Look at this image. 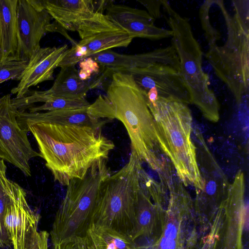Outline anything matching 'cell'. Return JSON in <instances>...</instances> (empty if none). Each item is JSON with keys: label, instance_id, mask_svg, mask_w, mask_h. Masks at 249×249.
<instances>
[{"label": "cell", "instance_id": "ac0fdd59", "mask_svg": "<svg viewBox=\"0 0 249 249\" xmlns=\"http://www.w3.org/2000/svg\"><path fill=\"white\" fill-rule=\"evenodd\" d=\"M84 237L90 249H139L130 235L93 223Z\"/></svg>", "mask_w": 249, "mask_h": 249}, {"label": "cell", "instance_id": "9a60e30c", "mask_svg": "<svg viewBox=\"0 0 249 249\" xmlns=\"http://www.w3.org/2000/svg\"><path fill=\"white\" fill-rule=\"evenodd\" d=\"M17 117L20 125L26 131L29 125L39 123L102 128L109 122L101 118L92 104L82 108L35 113L17 109Z\"/></svg>", "mask_w": 249, "mask_h": 249}, {"label": "cell", "instance_id": "2e32d148", "mask_svg": "<svg viewBox=\"0 0 249 249\" xmlns=\"http://www.w3.org/2000/svg\"><path fill=\"white\" fill-rule=\"evenodd\" d=\"M7 185L9 200L4 216V225L11 242L12 239L22 237L31 227L38 225L39 216L29 207L26 192L21 186L8 178Z\"/></svg>", "mask_w": 249, "mask_h": 249}, {"label": "cell", "instance_id": "44dd1931", "mask_svg": "<svg viewBox=\"0 0 249 249\" xmlns=\"http://www.w3.org/2000/svg\"><path fill=\"white\" fill-rule=\"evenodd\" d=\"M6 169L4 160L0 159V248L11 245L4 225V216L9 200Z\"/></svg>", "mask_w": 249, "mask_h": 249}, {"label": "cell", "instance_id": "ffe728a7", "mask_svg": "<svg viewBox=\"0 0 249 249\" xmlns=\"http://www.w3.org/2000/svg\"><path fill=\"white\" fill-rule=\"evenodd\" d=\"M37 226L31 227L20 239L11 240L13 249H48L49 234L38 231Z\"/></svg>", "mask_w": 249, "mask_h": 249}, {"label": "cell", "instance_id": "d4e9b609", "mask_svg": "<svg viewBox=\"0 0 249 249\" xmlns=\"http://www.w3.org/2000/svg\"><path fill=\"white\" fill-rule=\"evenodd\" d=\"M147 10L149 15L155 20L162 16L160 7L162 6V0H138Z\"/></svg>", "mask_w": 249, "mask_h": 249}, {"label": "cell", "instance_id": "7402d4cb", "mask_svg": "<svg viewBox=\"0 0 249 249\" xmlns=\"http://www.w3.org/2000/svg\"><path fill=\"white\" fill-rule=\"evenodd\" d=\"M27 63L25 60L0 59V84L9 80L19 81Z\"/></svg>", "mask_w": 249, "mask_h": 249}, {"label": "cell", "instance_id": "83f0119b", "mask_svg": "<svg viewBox=\"0 0 249 249\" xmlns=\"http://www.w3.org/2000/svg\"><path fill=\"white\" fill-rule=\"evenodd\" d=\"M0 45H1V32H0Z\"/></svg>", "mask_w": 249, "mask_h": 249}, {"label": "cell", "instance_id": "3957f363", "mask_svg": "<svg viewBox=\"0 0 249 249\" xmlns=\"http://www.w3.org/2000/svg\"><path fill=\"white\" fill-rule=\"evenodd\" d=\"M146 103L154 118L157 137L163 154L169 158L185 185H191L196 191H203L205 182L191 140L192 117L187 104L160 96L154 103Z\"/></svg>", "mask_w": 249, "mask_h": 249}, {"label": "cell", "instance_id": "484cf974", "mask_svg": "<svg viewBox=\"0 0 249 249\" xmlns=\"http://www.w3.org/2000/svg\"><path fill=\"white\" fill-rule=\"evenodd\" d=\"M81 70H83L91 74L98 73L100 71V65L94 59L90 57L86 58L79 62Z\"/></svg>", "mask_w": 249, "mask_h": 249}, {"label": "cell", "instance_id": "6da1fadb", "mask_svg": "<svg viewBox=\"0 0 249 249\" xmlns=\"http://www.w3.org/2000/svg\"><path fill=\"white\" fill-rule=\"evenodd\" d=\"M102 128L39 123L29 125L39 153L54 179L67 186L82 178L92 164L107 160L113 142L102 133Z\"/></svg>", "mask_w": 249, "mask_h": 249}, {"label": "cell", "instance_id": "277c9868", "mask_svg": "<svg viewBox=\"0 0 249 249\" xmlns=\"http://www.w3.org/2000/svg\"><path fill=\"white\" fill-rule=\"evenodd\" d=\"M111 174L106 160H100L82 178L69 182L50 232L53 247L71 238L85 236L92 223L102 184Z\"/></svg>", "mask_w": 249, "mask_h": 249}, {"label": "cell", "instance_id": "e0dca14e", "mask_svg": "<svg viewBox=\"0 0 249 249\" xmlns=\"http://www.w3.org/2000/svg\"><path fill=\"white\" fill-rule=\"evenodd\" d=\"M18 0H0V59L21 60L17 18Z\"/></svg>", "mask_w": 249, "mask_h": 249}, {"label": "cell", "instance_id": "9c48e42d", "mask_svg": "<svg viewBox=\"0 0 249 249\" xmlns=\"http://www.w3.org/2000/svg\"><path fill=\"white\" fill-rule=\"evenodd\" d=\"M17 109L10 94L0 97V159L12 164L30 177V160L41 155L32 148L28 131L18 123Z\"/></svg>", "mask_w": 249, "mask_h": 249}, {"label": "cell", "instance_id": "8992f818", "mask_svg": "<svg viewBox=\"0 0 249 249\" xmlns=\"http://www.w3.org/2000/svg\"><path fill=\"white\" fill-rule=\"evenodd\" d=\"M142 163L131 151L128 162L104 181L92 223L130 235L135 225Z\"/></svg>", "mask_w": 249, "mask_h": 249}, {"label": "cell", "instance_id": "52a82bcc", "mask_svg": "<svg viewBox=\"0 0 249 249\" xmlns=\"http://www.w3.org/2000/svg\"><path fill=\"white\" fill-rule=\"evenodd\" d=\"M222 12L227 30L223 45L209 47L205 54L217 75L228 87L237 104L249 89V20L235 13L229 15L221 0H215Z\"/></svg>", "mask_w": 249, "mask_h": 249}, {"label": "cell", "instance_id": "cb8c5ba5", "mask_svg": "<svg viewBox=\"0 0 249 249\" xmlns=\"http://www.w3.org/2000/svg\"><path fill=\"white\" fill-rule=\"evenodd\" d=\"M53 249H90L85 237H75L66 240Z\"/></svg>", "mask_w": 249, "mask_h": 249}, {"label": "cell", "instance_id": "5b68a950", "mask_svg": "<svg viewBox=\"0 0 249 249\" xmlns=\"http://www.w3.org/2000/svg\"><path fill=\"white\" fill-rule=\"evenodd\" d=\"M162 6L166 20L173 32L171 45L179 57L192 103L206 119L216 122L219 119V105L213 91L209 88V76L203 70V53L189 21L175 11L167 1L162 0Z\"/></svg>", "mask_w": 249, "mask_h": 249}, {"label": "cell", "instance_id": "603a6c76", "mask_svg": "<svg viewBox=\"0 0 249 249\" xmlns=\"http://www.w3.org/2000/svg\"><path fill=\"white\" fill-rule=\"evenodd\" d=\"M214 0L205 1L199 10L200 20L203 28L206 33L209 47L217 44L216 41L220 37L218 32L213 27L210 21L209 10Z\"/></svg>", "mask_w": 249, "mask_h": 249}, {"label": "cell", "instance_id": "7c38bea8", "mask_svg": "<svg viewBox=\"0 0 249 249\" xmlns=\"http://www.w3.org/2000/svg\"><path fill=\"white\" fill-rule=\"evenodd\" d=\"M67 44L56 47L39 48L28 61L27 65L17 86L11 90L17 98L24 96L30 88L46 81L53 80L54 70L65 56Z\"/></svg>", "mask_w": 249, "mask_h": 249}, {"label": "cell", "instance_id": "5bb4252c", "mask_svg": "<svg viewBox=\"0 0 249 249\" xmlns=\"http://www.w3.org/2000/svg\"><path fill=\"white\" fill-rule=\"evenodd\" d=\"M133 39L120 26L95 33L73 44L68 50L59 67L75 66L81 60L101 52L114 48L126 47Z\"/></svg>", "mask_w": 249, "mask_h": 249}, {"label": "cell", "instance_id": "4fadbf2b", "mask_svg": "<svg viewBox=\"0 0 249 249\" xmlns=\"http://www.w3.org/2000/svg\"><path fill=\"white\" fill-rule=\"evenodd\" d=\"M106 15L132 38L141 37L158 40L172 37L173 32L156 26V20L147 11L125 5L110 3Z\"/></svg>", "mask_w": 249, "mask_h": 249}, {"label": "cell", "instance_id": "8fae6325", "mask_svg": "<svg viewBox=\"0 0 249 249\" xmlns=\"http://www.w3.org/2000/svg\"><path fill=\"white\" fill-rule=\"evenodd\" d=\"M17 18L20 58L28 61L43 36L54 32V25L41 0H18Z\"/></svg>", "mask_w": 249, "mask_h": 249}, {"label": "cell", "instance_id": "d6986e66", "mask_svg": "<svg viewBox=\"0 0 249 249\" xmlns=\"http://www.w3.org/2000/svg\"><path fill=\"white\" fill-rule=\"evenodd\" d=\"M52 87L47 91L54 95L85 96L91 89L99 86L101 79L95 81H82L75 66L60 68Z\"/></svg>", "mask_w": 249, "mask_h": 249}, {"label": "cell", "instance_id": "7a4b0ae2", "mask_svg": "<svg viewBox=\"0 0 249 249\" xmlns=\"http://www.w3.org/2000/svg\"><path fill=\"white\" fill-rule=\"evenodd\" d=\"M110 81L105 95L94 101L103 120L116 119L124 125L131 142V151L141 162L160 172L164 164L158 141L154 118L148 107L143 92L128 73L111 71Z\"/></svg>", "mask_w": 249, "mask_h": 249}, {"label": "cell", "instance_id": "ba28073f", "mask_svg": "<svg viewBox=\"0 0 249 249\" xmlns=\"http://www.w3.org/2000/svg\"><path fill=\"white\" fill-rule=\"evenodd\" d=\"M108 69L130 74L144 93L155 88L159 96L192 104L179 57L172 45L145 53L144 62L140 68Z\"/></svg>", "mask_w": 249, "mask_h": 249}, {"label": "cell", "instance_id": "4316f807", "mask_svg": "<svg viewBox=\"0 0 249 249\" xmlns=\"http://www.w3.org/2000/svg\"><path fill=\"white\" fill-rule=\"evenodd\" d=\"M201 248V244L200 243H199L196 245L186 247L185 248L179 249H200Z\"/></svg>", "mask_w": 249, "mask_h": 249}, {"label": "cell", "instance_id": "30bf717a", "mask_svg": "<svg viewBox=\"0 0 249 249\" xmlns=\"http://www.w3.org/2000/svg\"><path fill=\"white\" fill-rule=\"evenodd\" d=\"M54 22L64 29L77 31L82 38L105 20L98 1L92 0H41Z\"/></svg>", "mask_w": 249, "mask_h": 249}]
</instances>
